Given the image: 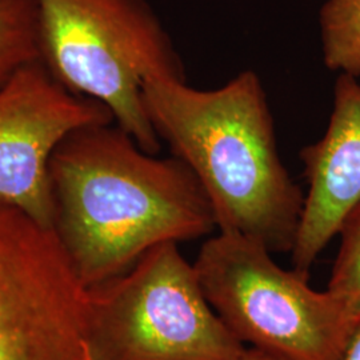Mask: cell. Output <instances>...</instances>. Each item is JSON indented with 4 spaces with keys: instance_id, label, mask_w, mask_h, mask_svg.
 <instances>
[{
    "instance_id": "2",
    "label": "cell",
    "mask_w": 360,
    "mask_h": 360,
    "mask_svg": "<svg viewBox=\"0 0 360 360\" xmlns=\"http://www.w3.org/2000/svg\"><path fill=\"white\" fill-rule=\"evenodd\" d=\"M142 94L160 142L200 183L218 231L255 239L272 254H291L304 193L281 158L257 72L245 70L215 90L150 77Z\"/></svg>"
},
{
    "instance_id": "7",
    "label": "cell",
    "mask_w": 360,
    "mask_h": 360,
    "mask_svg": "<svg viewBox=\"0 0 360 360\" xmlns=\"http://www.w3.org/2000/svg\"><path fill=\"white\" fill-rule=\"evenodd\" d=\"M115 123L110 108L65 87L41 60L0 84V199L53 231L50 162L68 134Z\"/></svg>"
},
{
    "instance_id": "12",
    "label": "cell",
    "mask_w": 360,
    "mask_h": 360,
    "mask_svg": "<svg viewBox=\"0 0 360 360\" xmlns=\"http://www.w3.org/2000/svg\"><path fill=\"white\" fill-rule=\"evenodd\" d=\"M338 360H360V321Z\"/></svg>"
},
{
    "instance_id": "3",
    "label": "cell",
    "mask_w": 360,
    "mask_h": 360,
    "mask_svg": "<svg viewBox=\"0 0 360 360\" xmlns=\"http://www.w3.org/2000/svg\"><path fill=\"white\" fill-rule=\"evenodd\" d=\"M41 62L68 90L105 104L144 151L160 139L143 104L150 77L186 80L181 58L146 0H37Z\"/></svg>"
},
{
    "instance_id": "1",
    "label": "cell",
    "mask_w": 360,
    "mask_h": 360,
    "mask_svg": "<svg viewBox=\"0 0 360 360\" xmlns=\"http://www.w3.org/2000/svg\"><path fill=\"white\" fill-rule=\"evenodd\" d=\"M50 183L53 232L86 288L126 272L155 245L218 230L191 169L144 151L116 123L68 134L52 154Z\"/></svg>"
},
{
    "instance_id": "6",
    "label": "cell",
    "mask_w": 360,
    "mask_h": 360,
    "mask_svg": "<svg viewBox=\"0 0 360 360\" xmlns=\"http://www.w3.org/2000/svg\"><path fill=\"white\" fill-rule=\"evenodd\" d=\"M0 360H94L86 287L55 232L1 199Z\"/></svg>"
},
{
    "instance_id": "11",
    "label": "cell",
    "mask_w": 360,
    "mask_h": 360,
    "mask_svg": "<svg viewBox=\"0 0 360 360\" xmlns=\"http://www.w3.org/2000/svg\"><path fill=\"white\" fill-rule=\"evenodd\" d=\"M338 235L340 245L327 291L360 321V203L345 217Z\"/></svg>"
},
{
    "instance_id": "8",
    "label": "cell",
    "mask_w": 360,
    "mask_h": 360,
    "mask_svg": "<svg viewBox=\"0 0 360 360\" xmlns=\"http://www.w3.org/2000/svg\"><path fill=\"white\" fill-rule=\"evenodd\" d=\"M307 193L295 245L294 270L309 276L316 257L338 235L348 212L360 203V83L340 74L333 111L322 139L302 148Z\"/></svg>"
},
{
    "instance_id": "4",
    "label": "cell",
    "mask_w": 360,
    "mask_h": 360,
    "mask_svg": "<svg viewBox=\"0 0 360 360\" xmlns=\"http://www.w3.org/2000/svg\"><path fill=\"white\" fill-rule=\"evenodd\" d=\"M193 267L207 302L243 345L281 360H338L359 321L309 276L276 264L264 245L218 231Z\"/></svg>"
},
{
    "instance_id": "9",
    "label": "cell",
    "mask_w": 360,
    "mask_h": 360,
    "mask_svg": "<svg viewBox=\"0 0 360 360\" xmlns=\"http://www.w3.org/2000/svg\"><path fill=\"white\" fill-rule=\"evenodd\" d=\"M323 63L360 77V0H326L319 13Z\"/></svg>"
},
{
    "instance_id": "13",
    "label": "cell",
    "mask_w": 360,
    "mask_h": 360,
    "mask_svg": "<svg viewBox=\"0 0 360 360\" xmlns=\"http://www.w3.org/2000/svg\"><path fill=\"white\" fill-rule=\"evenodd\" d=\"M231 360H281L275 356H272L270 354L264 352V351H260L257 348H251V349H247L245 348V352L236 358H233Z\"/></svg>"
},
{
    "instance_id": "5",
    "label": "cell",
    "mask_w": 360,
    "mask_h": 360,
    "mask_svg": "<svg viewBox=\"0 0 360 360\" xmlns=\"http://www.w3.org/2000/svg\"><path fill=\"white\" fill-rule=\"evenodd\" d=\"M94 360H231L245 345L207 302L176 242L148 250L131 269L86 288Z\"/></svg>"
},
{
    "instance_id": "10",
    "label": "cell",
    "mask_w": 360,
    "mask_h": 360,
    "mask_svg": "<svg viewBox=\"0 0 360 360\" xmlns=\"http://www.w3.org/2000/svg\"><path fill=\"white\" fill-rule=\"evenodd\" d=\"M35 60H41L37 0H0V84Z\"/></svg>"
}]
</instances>
